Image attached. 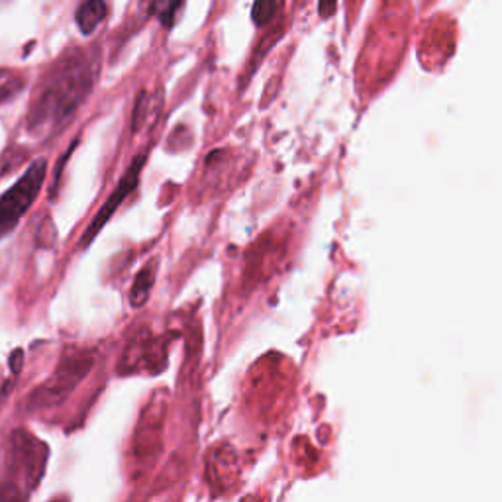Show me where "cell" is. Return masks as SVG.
Listing matches in <instances>:
<instances>
[{
  "mask_svg": "<svg viewBox=\"0 0 502 502\" xmlns=\"http://www.w3.org/2000/svg\"><path fill=\"white\" fill-rule=\"evenodd\" d=\"M47 175V161L36 159L24 177L0 197V238L13 232L38 199Z\"/></svg>",
  "mask_w": 502,
  "mask_h": 502,
  "instance_id": "7a4b0ae2",
  "label": "cell"
},
{
  "mask_svg": "<svg viewBox=\"0 0 502 502\" xmlns=\"http://www.w3.org/2000/svg\"><path fill=\"white\" fill-rule=\"evenodd\" d=\"M105 16H106L105 0H85L77 10V24L81 28V32L92 34Z\"/></svg>",
  "mask_w": 502,
  "mask_h": 502,
  "instance_id": "8992f818",
  "label": "cell"
},
{
  "mask_svg": "<svg viewBox=\"0 0 502 502\" xmlns=\"http://www.w3.org/2000/svg\"><path fill=\"white\" fill-rule=\"evenodd\" d=\"M336 3H337V0H319L320 16H324V18L332 16V14H334V10H336Z\"/></svg>",
  "mask_w": 502,
  "mask_h": 502,
  "instance_id": "30bf717a",
  "label": "cell"
},
{
  "mask_svg": "<svg viewBox=\"0 0 502 502\" xmlns=\"http://www.w3.org/2000/svg\"><path fill=\"white\" fill-rule=\"evenodd\" d=\"M10 388H13V385H8V383H6V385L3 387V391H0V406H3L4 396H6V395H10Z\"/></svg>",
  "mask_w": 502,
  "mask_h": 502,
  "instance_id": "7c38bea8",
  "label": "cell"
},
{
  "mask_svg": "<svg viewBox=\"0 0 502 502\" xmlns=\"http://www.w3.org/2000/svg\"><path fill=\"white\" fill-rule=\"evenodd\" d=\"M92 355L87 352H73L65 360H61L54 377L46 381L42 387L36 388L34 395L30 396V408L51 406L64 401V398L73 391V388L83 381V377L90 371Z\"/></svg>",
  "mask_w": 502,
  "mask_h": 502,
  "instance_id": "3957f363",
  "label": "cell"
},
{
  "mask_svg": "<svg viewBox=\"0 0 502 502\" xmlns=\"http://www.w3.org/2000/svg\"><path fill=\"white\" fill-rule=\"evenodd\" d=\"M20 357H22V352L16 350V352L13 353V362H10V365H13V373H14V375H18L20 365H22V362H20Z\"/></svg>",
  "mask_w": 502,
  "mask_h": 502,
  "instance_id": "8fae6325",
  "label": "cell"
},
{
  "mask_svg": "<svg viewBox=\"0 0 502 502\" xmlns=\"http://www.w3.org/2000/svg\"><path fill=\"white\" fill-rule=\"evenodd\" d=\"M156 275H157V261H151L148 263L146 268H143L138 275H136V281L134 286H132V293H130V302L132 306H143L149 299V291L153 289V283H156Z\"/></svg>",
  "mask_w": 502,
  "mask_h": 502,
  "instance_id": "5b68a950",
  "label": "cell"
},
{
  "mask_svg": "<svg viewBox=\"0 0 502 502\" xmlns=\"http://www.w3.org/2000/svg\"><path fill=\"white\" fill-rule=\"evenodd\" d=\"M181 3H183V0H171V3L167 4V8H166V13H163V16H161L163 24H166V26H171V22H173V14H175V10L181 6Z\"/></svg>",
  "mask_w": 502,
  "mask_h": 502,
  "instance_id": "9c48e42d",
  "label": "cell"
},
{
  "mask_svg": "<svg viewBox=\"0 0 502 502\" xmlns=\"http://www.w3.org/2000/svg\"><path fill=\"white\" fill-rule=\"evenodd\" d=\"M143 163H146V157H143V156H138L134 161H132V166L124 173V177L120 179L115 192H112L110 197L106 199V202L102 204L100 210L95 214V218H92V222L87 226L83 238H81V248H85V245H89L92 240L97 238L98 232L105 228V224L112 218V214L118 210L120 204L124 202L132 192H134V189L138 187V181H140V173L143 169Z\"/></svg>",
  "mask_w": 502,
  "mask_h": 502,
  "instance_id": "277c9868",
  "label": "cell"
},
{
  "mask_svg": "<svg viewBox=\"0 0 502 502\" xmlns=\"http://www.w3.org/2000/svg\"><path fill=\"white\" fill-rule=\"evenodd\" d=\"M277 13V0H255L251 18L258 26H268Z\"/></svg>",
  "mask_w": 502,
  "mask_h": 502,
  "instance_id": "52a82bcc",
  "label": "cell"
},
{
  "mask_svg": "<svg viewBox=\"0 0 502 502\" xmlns=\"http://www.w3.org/2000/svg\"><path fill=\"white\" fill-rule=\"evenodd\" d=\"M89 89L90 81L85 65L69 61V65L59 69V73L51 77L47 87L32 106L26 122L30 136L38 140L55 136L61 128H65L69 118L75 115L81 102L85 100Z\"/></svg>",
  "mask_w": 502,
  "mask_h": 502,
  "instance_id": "6da1fadb",
  "label": "cell"
},
{
  "mask_svg": "<svg viewBox=\"0 0 502 502\" xmlns=\"http://www.w3.org/2000/svg\"><path fill=\"white\" fill-rule=\"evenodd\" d=\"M22 87V79L14 73H0V100H6L10 97H14L16 92Z\"/></svg>",
  "mask_w": 502,
  "mask_h": 502,
  "instance_id": "ba28073f",
  "label": "cell"
}]
</instances>
